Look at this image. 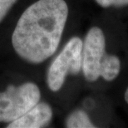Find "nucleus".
I'll return each mask as SVG.
<instances>
[{
    "instance_id": "f257e3e1",
    "label": "nucleus",
    "mask_w": 128,
    "mask_h": 128,
    "mask_svg": "<svg viewBox=\"0 0 128 128\" xmlns=\"http://www.w3.org/2000/svg\"><path fill=\"white\" fill-rule=\"evenodd\" d=\"M68 17L64 0H38L19 18L12 45L22 59L40 64L57 52Z\"/></svg>"
},
{
    "instance_id": "f03ea898",
    "label": "nucleus",
    "mask_w": 128,
    "mask_h": 128,
    "mask_svg": "<svg viewBox=\"0 0 128 128\" xmlns=\"http://www.w3.org/2000/svg\"><path fill=\"white\" fill-rule=\"evenodd\" d=\"M40 98V89L33 82L8 86L0 92V122L10 123L18 119L38 104Z\"/></svg>"
},
{
    "instance_id": "7ed1b4c3",
    "label": "nucleus",
    "mask_w": 128,
    "mask_h": 128,
    "mask_svg": "<svg viewBox=\"0 0 128 128\" xmlns=\"http://www.w3.org/2000/svg\"><path fill=\"white\" fill-rule=\"evenodd\" d=\"M82 45L80 38H72L48 70L47 83L52 92H57L62 88L68 74L78 75L82 66Z\"/></svg>"
},
{
    "instance_id": "20e7f679",
    "label": "nucleus",
    "mask_w": 128,
    "mask_h": 128,
    "mask_svg": "<svg viewBox=\"0 0 128 128\" xmlns=\"http://www.w3.org/2000/svg\"><path fill=\"white\" fill-rule=\"evenodd\" d=\"M106 53L104 32L100 28L92 27L86 33L82 45V71L89 82H94L100 78V66Z\"/></svg>"
},
{
    "instance_id": "39448f33",
    "label": "nucleus",
    "mask_w": 128,
    "mask_h": 128,
    "mask_svg": "<svg viewBox=\"0 0 128 128\" xmlns=\"http://www.w3.org/2000/svg\"><path fill=\"white\" fill-rule=\"evenodd\" d=\"M52 109L48 103L38 102L24 116L10 122L8 128H41L47 126L52 118Z\"/></svg>"
},
{
    "instance_id": "423d86ee",
    "label": "nucleus",
    "mask_w": 128,
    "mask_h": 128,
    "mask_svg": "<svg viewBox=\"0 0 128 128\" xmlns=\"http://www.w3.org/2000/svg\"><path fill=\"white\" fill-rule=\"evenodd\" d=\"M121 71V61L116 55L107 54L104 56L100 66V76L104 80L111 82L115 80Z\"/></svg>"
},
{
    "instance_id": "0eeeda50",
    "label": "nucleus",
    "mask_w": 128,
    "mask_h": 128,
    "mask_svg": "<svg viewBox=\"0 0 128 128\" xmlns=\"http://www.w3.org/2000/svg\"><path fill=\"white\" fill-rule=\"evenodd\" d=\"M66 127L68 128H94L96 126L92 122L88 115L82 110L72 112L66 120Z\"/></svg>"
},
{
    "instance_id": "6e6552de",
    "label": "nucleus",
    "mask_w": 128,
    "mask_h": 128,
    "mask_svg": "<svg viewBox=\"0 0 128 128\" xmlns=\"http://www.w3.org/2000/svg\"><path fill=\"white\" fill-rule=\"evenodd\" d=\"M18 0H0V22L5 18Z\"/></svg>"
},
{
    "instance_id": "1a4fd4ad",
    "label": "nucleus",
    "mask_w": 128,
    "mask_h": 128,
    "mask_svg": "<svg viewBox=\"0 0 128 128\" xmlns=\"http://www.w3.org/2000/svg\"><path fill=\"white\" fill-rule=\"evenodd\" d=\"M95 1L102 8H109L112 6L122 7L128 5V0H95Z\"/></svg>"
},
{
    "instance_id": "9d476101",
    "label": "nucleus",
    "mask_w": 128,
    "mask_h": 128,
    "mask_svg": "<svg viewBox=\"0 0 128 128\" xmlns=\"http://www.w3.org/2000/svg\"><path fill=\"white\" fill-rule=\"evenodd\" d=\"M124 99H125V102H126L128 105V88L126 89V92H125V93H124Z\"/></svg>"
}]
</instances>
